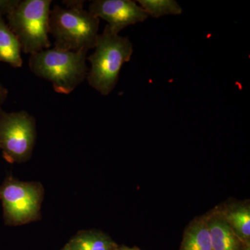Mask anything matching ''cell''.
<instances>
[{"instance_id": "9a60e30c", "label": "cell", "mask_w": 250, "mask_h": 250, "mask_svg": "<svg viewBox=\"0 0 250 250\" xmlns=\"http://www.w3.org/2000/svg\"><path fill=\"white\" fill-rule=\"evenodd\" d=\"M8 93H9V92H8L7 88H5L4 85L1 84V82H0V107L6 101L8 97Z\"/></svg>"}, {"instance_id": "6da1fadb", "label": "cell", "mask_w": 250, "mask_h": 250, "mask_svg": "<svg viewBox=\"0 0 250 250\" xmlns=\"http://www.w3.org/2000/svg\"><path fill=\"white\" fill-rule=\"evenodd\" d=\"M65 7L55 5L49 14V34L54 47L62 50L94 49L99 36L100 20L84 9V1H63Z\"/></svg>"}, {"instance_id": "e0dca14e", "label": "cell", "mask_w": 250, "mask_h": 250, "mask_svg": "<svg viewBox=\"0 0 250 250\" xmlns=\"http://www.w3.org/2000/svg\"><path fill=\"white\" fill-rule=\"evenodd\" d=\"M63 250H69L67 249V248H65V249H64Z\"/></svg>"}, {"instance_id": "52a82bcc", "label": "cell", "mask_w": 250, "mask_h": 250, "mask_svg": "<svg viewBox=\"0 0 250 250\" xmlns=\"http://www.w3.org/2000/svg\"><path fill=\"white\" fill-rule=\"evenodd\" d=\"M88 11L107 22L110 29L118 34L125 28L144 22L149 18L132 0H95L90 3Z\"/></svg>"}, {"instance_id": "7c38bea8", "label": "cell", "mask_w": 250, "mask_h": 250, "mask_svg": "<svg viewBox=\"0 0 250 250\" xmlns=\"http://www.w3.org/2000/svg\"><path fill=\"white\" fill-rule=\"evenodd\" d=\"M239 239L248 241L250 238V210L247 206H238L223 214Z\"/></svg>"}, {"instance_id": "4fadbf2b", "label": "cell", "mask_w": 250, "mask_h": 250, "mask_svg": "<svg viewBox=\"0 0 250 250\" xmlns=\"http://www.w3.org/2000/svg\"><path fill=\"white\" fill-rule=\"evenodd\" d=\"M136 2L149 17L179 16L183 13L182 6L175 0H139Z\"/></svg>"}, {"instance_id": "7a4b0ae2", "label": "cell", "mask_w": 250, "mask_h": 250, "mask_svg": "<svg viewBox=\"0 0 250 250\" xmlns=\"http://www.w3.org/2000/svg\"><path fill=\"white\" fill-rule=\"evenodd\" d=\"M94 49L93 53L87 57L90 68L86 80L93 89L107 96L118 83L122 67L131 58L132 42L129 38L120 36L106 25L99 34Z\"/></svg>"}, {"instance_id": "5bb4252c", "label": "cell", "mask_w": 250, "mask_h": 250, "mask_svg": "<svg viewBox=\"0 0 250 250\" xmlns=\"http://www.w3.org/2000/svg\"><path fill=\"white\" fill-rule=\"evenodd\" d=\"M21 0H0V18L7 16L19 4Z\"/></svg>"}, {"instance_id": "8fae6325", "label": "cell", "mask_w": 250, "mask_h": 250, "mask_svg": "<svg viewBox=\"0 0 250 250\" xmlns=\"http://www.w3.org/2000/svg\"><path fill=\"white\" fill-rule=\"evenodd\" d=\"M67 248L69 250H113V243L103 233L84 231L75 236Z\"/></svg>"}, {"instance_id": "5b68a950", "label": "cell", "mask_w": 250, "mask_h": 250, "mask_svg": "<svg viewBox=\"0 0 250 250\" xmlns=\"http://www.w3.org/2000/svg\"><path fill=\"white\" fill-rule=\"evenodd\" d=\"M36 120L26 111L6 112L0 107V149L11 163L29 160L35 146Z\"/></svg>"}, {"instance_id": "30bf717a", "label": "cell", "mask_w": 250, "mask_h": 250, "mask_svg": "<svg viewBox=\"0 0 250 250\" xmlns=\"http://www.w3.org/2000/svg\"><path fill=\"white\" fill-rule=\"evenodd\" d=\"M181 250H212L207 219L196 220L188 227Z\"/></svg>"}, {"instance_id": "3957f363", "label": "cell", "mask_w": 250, "mask_h": 250, "mask_svg": "<svg viewBox=\"0 0 250 250\" xmlns=\"http://www.w3.org/2000/svg\"><path fill=\"white\" fill-rule=\"evenodd\" d=\"M87 54L85 50L44 49L30 55L29 67L36 76L50 82L56 93L68 95L86 80Z\"/></svg>"}, {"instance_id": "9c48e42d", "label": "cell", "mask_w": 250, "mask_h": 250, "mask_svg": "<svg viewBox=\"0 0 250 250\" xmlns=\"http://www.w3.org/2000/svg\"><path fill=\"white\" fill-rule=\"evenodd\" d=\"M21 52L22 47L17 37L5 22L4 18H0V62L19 68L22 65Z\"/></svg>"}, {"instance_id": "2e32d148", "label": "cell", "mask_w": 250, "mask_h": 250, "mask_svg": "<svg viewBox=\"0 0 250 250\" xmlns=\"http://www.w3.org/2000/svg\"><path fill=\"white\" fill-rule=\"evenodd\" d=\"M118 250H139L136 249H133V248H126V247H123V248H120Z\"/></svg>"}, {"instance_id": "ba28073f", "label": "cell", "mask_w": 250, "mask_h": 250, "mask_svg": "<svg viewBox=\"0 0 250 250\" xmlns=\"http://www.w3.org/2000/svg\"><path fill=\"white\" fill-rule=\"evenodd\" d=\"M212 250H241L240 239L233 232L223 215L207 218Z\"/></svg>"}, {"instance_id": "8992f818", "label": "cell", "mask_w": 250, "mask_h": 250, "mask_svg": "<svg viewBox=\"0 0 250 250\" xmlns=\"http://www.w3.org/2000/svg\"><path fill=\"white\" fill-rule=\"evenodd\" d=\"M42 194L40 184L20 182L12 177L5 179L0 187L5 223L16 226L35 220L39 215Z\"/></svg>"}, {"instance_id": "277c9868", "label": "cell", "mask_w": 250, "mask_h": 250, "mask_svg": "<svg viewBox=\"0 0 250 250\" xmlns=\"http://www.w3.org/2000/svg\"><path fill=\"white\" fill-rule=\"evenodd\" d=\"M51 0H21L7 16L8 26L19 41L24 53L50 48L49 39Z\"/></svg>"}]
</instances>
